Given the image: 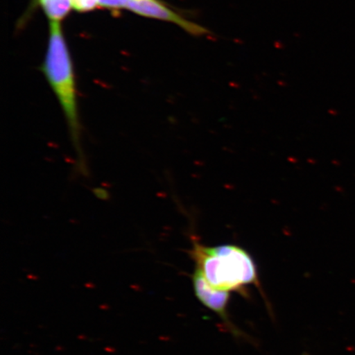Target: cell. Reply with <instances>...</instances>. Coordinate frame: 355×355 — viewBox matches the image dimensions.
<instances>
[{"mask_svg":"<svg viewBox=\"0 0 355 355\" xmlns=\"http://www.w3.org/2000/svg\"><path fill=\"white\" fill-rule=\"evenodd\" d=\"M73 8L80 12H86L94 10L98 7L97 0H71Z\"/></svg>","mask_w":355,"mask_h":355,"instance_id":"52a82bcc","label":"cell"},{"mask_svg":"<svg viewBox=\"0 0 355 355\" xmlns=\"http://www.w3.org/2000/svg\"><path fill=\"white\" fill-rule=\"evenodd\" d=\"M193 286L198 300L207 309L218 314L226 323L230 324L227 308L230 292L220 291L210 285L201 272L195 268L192 276Z\"/></svg>","mask_w":355,"mask_h":355,"instance_id":"277c9868","label":"cell"},{"mask_svg":"<svg viewBox=\"0 0 355 355\" xmlns=\"http://www.w3.org/2000/svg\"><path fill=\"white\" fill-rule=\"evenodd\" d=\"M130 0H97L98 7L105 10L119 11L127 8Z\"/></svg>","mask_w":355,"mask_h":355,"instance_id":"8992f818","label":"cell"},{"mask_svg":"<svg viewBox=\"0 0 355 355\" xmlns=\"http://www.w3.org/2000/svg\"><path fill=\"white\" fill-rule=\"evenodd\" d=\"M37 1L51 22H60L64 19L73 8L71 0H37Z\"/></svg>","mask_w":355,"mask_h":355,"instance_id":"5b68a950","label":"cell"},{"mask_svg":"<svg viewBox=\"0 0 355 355\" xmlns=\"http://www.w3.org/2000/svg\"><path fill=\"white\" fill-rule=\"evenodd\" d=\"M127 10L137 15L175 24L195 37L210 34L209 30L186 19L184 16L166 6L162 0H130Z\"/></svg>","mask_w":355,"mask_h":355,"instance_id":"3957f363","label":"cell"},{"mask_svg":"<svg viewBox=\"0 0 355 355\" xmlns=\"http://www.w3.org/2000/svg\"><path fill=\"white\" fill-rule=\"evenodd\" d=\"M189 252L210 285L220 291L243 293L250 286H259V273L250 252L234 244L207 246L193 241Z\"/></svg>","mask_w":355,"mask_h":355,"instance_id":"7a4b0ae2","label":"cell"},{"mask_svg":"<svg viewBox=\"0 0 355 355\" xmlns=\"http://www.w3.org/2000/svg\"><path fill=\"white\" fill-rule=\"evenodd\" d=\"M42 69L63 111L71 143L76 155L78 171L87 175L88 170L83 149L76 79L60 22H50V37Z\"/></svg>","mask_w":355,"mask_h":355,"instance_id":"6da1fadb","label":"cell"}]
</instances>
